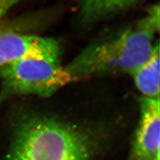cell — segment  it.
Instances as JSON below:
<instances>
[{
  "mask_svg": "<svg viewBox=\"0 0 160 160\" xmlns=\"http://www.w3.org/2000/svg\"><path fill=\"white\" fill-rule=\"evenodd\" d=\"M108 136L103 128L22 112L12 125L6 160H95L106 147Z\"/></svg>",
  "mask_w": 160,
  "mask_h": 160,
  "instance_id": "1",
  "label": "cell"
},
{
  "mask_svg": "<svg viewBox=\"0 0 160 160\" xmlns=\"http://www.w3.org/2000/svg\"><path fill=\"white\" fill-rule=\"evenodd\" d=\"M159 30L157 5L131 26L89 44L65 66L74 81L108 75H129L151 55Z\"/></svg>",
  "mask_w": 160,
  "mask_h": 160,
  "instance_id": "2",
  "label": "cell"
},
{
  "mask_svg": "<svg viewBox=\"0 0 160 160\" xmlns=\"http://www.w3.org/2000/svg\"><path fill=\"white\" fill-rule=\"evenodd\" d=\"M73 82L61 61L18 60L0 68V105L18 96L48 98Z\"/></svg>",
  "mask_w": 160,
  "mask_h": 160,
  "instance_id": "3",
  "label": "cell"
},
{
  "mask_svg": "<svg viewBox=\"0 0 160 160\" xmlns=\"http://www.w3.org/2000/svg\"><path fill=\"white\" fill-rule=\"evenodd\" d=\"M61 47L57 40L15 31L0 32V68L26 58L60 61Z\"/></svg>",
  "mask_w": 160,
  "mask_h": 160,
  "instance_id": "4",
  "label": "cell"
},
{
  "mask_svg": "<svg viewBox=\"0 0 160 160\" xmlns=\"http://www.w3.org/2000/svg\"><path fill=\"white\" fill-rule=\"evenodd\" d=\"M129 160H160V98L142 97Z\"/></svg>",
  "mask_w": 160,
  "mask_h": 160,
  "instance_id": "5",
  "label": "cell"
},
{
  "mask_svg": "<svg viewBox=\"0 0 160 160\" xmlns=\"http://www.w3.org/2000/svg\"><path fill=\"white\" fill-rule=\"evenodd\" d=\"M159 43L156 42L151 55L130 73L142 97L160 98Z\"/></svg>",
  "mask_w": 160,
  "mask_h": 160,
  "instance_id": "6",
  "label": "cell"
},
{
  "mask_svg": "<svg viewBox=\"0 0 160 160\" xmlns=\"http://www.w3.org/2000/svg\"><path fill=\"white\" fill-rule=\"evenodd\" d=\"M136 0H80L79 16L84 24H92L126 11Z\"/></svg>",
  "mask_w": 160,
  "mask_h": 160,
  "instance_id": "7",
  "label": "cell"
},
{
  "mask_svg": "<svg viewBox=\"0 0 160 160\" xmlns=\"http://www.w3.org/2000/svg\"><path fill=\"white\" fill-rule=\"evenodd\" d=\"M22 0H0V21L15 6Z\"/></svg>",
  "mask_w": 160,
  "mask_h": 160,
  "instance_id": "8",
  "label": "cell"
}]
</instances>
